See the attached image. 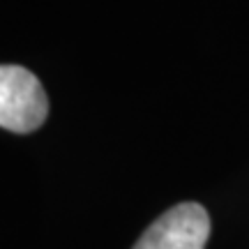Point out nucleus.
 I'll use <instances>...</instances> for the list:
<instances>
[{"label": "nucleus", "mask_w": 249, "mask_h": 249, "mask_svg": "<svg viewBox=\"0 0 249 249\" xmlns=\"http://www.w3.org/2000/svg\"><path fill=\"white\" fill-rule=\"evenodd\" d=\"M49 116V97L33 71L0 65V127L17 134L35 132Z\"/></svg>", "instance_id": "obj_1"}, {"label": "nucleus", "mask_w": 249, "mask_h": 249, "mask_svg": "<svg viewBox=\"0 0 249 249\" xmlns=\"http://www.w3.org/2000/svg\"><path fill=\"white\" fill-rule=\"evenodd\" d=\"M210 217L201 203H178L152 222L132 249H205Z\"/></svg>", "instance_id": "obj_2"}]
</instances>
